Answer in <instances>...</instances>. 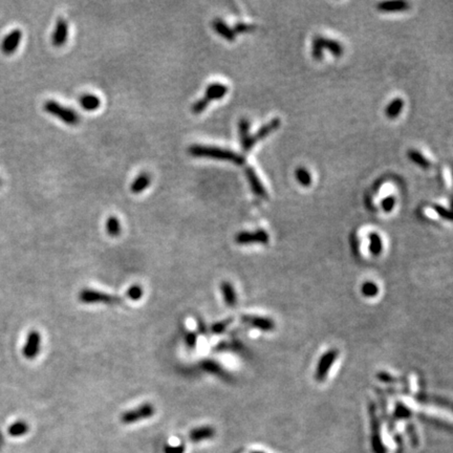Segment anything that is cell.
<instances>
[{
    "instance_id": "44dd1931",
    "label": "cell",
    "mask_w": 453,
    "mask_h": 453,
    "mask_svg": "<svg viewBox=\"0 0 453 453\" xmlns=\"http://www.w3.org/2000/svg\"><path fill=\"white\" fill-rule=\"evenodd\" d=\"M150 180H151L150 176L146 172L138 174L137 178L131 183V186H130L131 192L134 194H138V193L143 192V191L149 186Z\"/></svg>"
},
{
    "instance_id": "7a4b0ae2",
    "label": "cell",
    "mask_w": 453,
    "mask_h": 453,
    "mask_svg": "<svg viewBox=\"0 0 453 453\" xmlns=\"http://www.w3.org/2000/svg\"><path fill=\"white\" fill-rule=\"evenodd\" d=\"M79 299L81 302L86 304H118L122 302V299L120 297H117V296L92 289L82 290L79 294Z\"/></svg>"
},
{
    "instance_id": "5bb4252c",
    "label": "cell",
    "mask_w": 453,
    "mask_h": 453,
    "mask_svg": "<svg viewBox=\"0 0 453 453\" xmlns=\"http://www.w3.org/2000/svg\"><path fill=\"white\" fill-rule=\"evenodd\" d=\"M215 435V430L211 426H203L197 427L193 430H191L189 433V439L191 442L199 443L202 441L213 439Z\"/></svg>"
},
{
    "instance_id": "e575fe53",
    "label": "cell",
    "mask_w": 453,
    "mask_h": 453,
    "mask_svg": "<svg viewBox=\"0 0 453 453\" xmlns=\"http://www.w3.org/2000/svg\"><path fill=\"white\" fill-rule=\"evenodd\" d=\"M127 296H128V298H130L131 300H134V301L138 300L142 298L143 290L141 287H138V286H132L128 289Z\"/></svg>"
},
{
    "instance_id": "8992f818",
    "label": "cell",
    "mask_w": 453,
    "mask_h": 453,
    "mask_svg": "<svg viewBox=\"0 0 453 453\" xmlns=\"http://www.w3.org/2000/svg\"><path fill=\"white\" fill-rule=\"evenodd\" d=\"M235 241L238 245H253V243H260V245H267L270 241L269 233L264 229H258L256 231H241L236 234Z\"/></svg>"
},
{
    "instance_id": "3957f363",
    "label": "cell",
    "mask_w": 453,
    "mask_h": 453,
    "mask_svg": "<svg viewBox=\"0 0 453 453\" xmlns=\"http://www.w3.org/2000/svg\"><path fill=\"white\" fill-rule=\"evenodd\" d=\"M338 357H339V351L337 348H330V350L325 352L320 357L315 371V380L317 382L321 383L326 380L330 370H332L333 365L337 361Z\"/></svg>"
},
{
    "instance_id": "f1b7e54d",
    "label": "cell",
    "mask_w": 453,
    "mask_h": 453,
    "mask_svg": "<svg viewBox=\"0 0 453 453\" xmlns=\"http://www.w3.org/2000/svg\"><path fill=\"white\" fill-rule=\"evenodd\" d=\"M27 431H29V425L23 421L15 422L9 428V434L13 438L21 437V435L27 433Z\"/></svg>"
},
{
    "instance_id": "4316f807",
    "label": "cell",
    "mask_w": 453,
    "mask_h": 453,
    "mask_svg": "<svg viewBox=\"0 0 453 453\" xmlns=\"http://www.w3.org/2000/svg\"><path fill=\"white\" fill-rule=\"evenodd\" d=\"M379 286L372 280L364 281L361 286V293L365 298H375L379 295Z\"/></svg>"
},
{
    "instance_id": "d590c367",
    "label": "cell",
    "mask_w": 453,
    "mask_h": 453,
    "mask_svg": "<svg viewBox=\"0 0 453 453\" xmlns=\"http://www.w3.org/2000/svg\"><path fill=\"white\" fill-rule=\"evenodd\" d=\"M395 206V199L393 196H387L385 199H383L381 202V207L383 209V211L386 213H390L393 208Z\"/></svg>"
},
{
    "instance_id": "f35d334b",
    "label": "cell",
    "mask_w": 453,
    "mask_h": 453,
    "mask_svg": "<svg viewBox=\"0 0 453 453\" xmlns=\"http://www.w3.org/2000/svg\"><path fill=\"white\" fill-rule=\"evenodd\" d=\"M253 29H254V26L251 25V24H247V23H243V22H238V23H236L234 25V29H232V30H233V32L236 35V34H241V33L249 32V31H251Z\"/></svg>"
},
{
    "instance_id": "f6af8a7d",
    "label": "cell",
    "mask_w": 453,
    "mask_h": 453,
    "mask_svg": "<svg viewBox=\"0 0 453 453\" xmlns=\"http://www.w3.org/2000/svg\"><path fill=\"white\" fill-rule=\"evenodd\" d=\"M255 453H261V452H255Z\"/></svg>"
},
{
    "instance_id": "b9f144b4",
    "label": "cell",
    "mask_w": 453,
    "mask_h": 453,
    "mask_svg": "<svg viewBox=\"0 0 453 453\" xmlns=\"http://www.w3.org/2000/svg\"><path fill=\"white\" fill-rule=\"evenodd\" d=\"M351 242H352V249L355 251V253H358V238L356 234H352L351 236Z\"/></svg>"
},
{
    "instance_id": "74e56055",
    "label": "cell",
    "mask_w": 453,
    "mask_h": 453,
    "mask_svg": "<svg viewBox=\"0 0 453 453\" xmlns=\"http://www.w3.org/2000/svg\"><path fill=\"white\" fill-rule=\"evenodd\" d=\"M432 208H433V210L439 214V216H440L441 218L446 219V220H449V221L452 219L451 212L448 210L447 208H445V207H443V206H441V205H433Z\"/></svg>"
},
{
    "instance_id": "2e32d148",
    "label": "cell",
    "mask_w": 453,
    "mask_h": 453,
    "mask_svg": "<svg viewBox=\"0 0 453 453\" xmlns=\"http://www.w3.org/2000/svg\"><path fill=\"white\" fill-rule=\"evenodd\" d=\"M377 9L383 13H398L407 11L409 9V4L402 0H395V2H383L378 4Z\"/></svg>"
},
{
    "instance_id": "cb8c5ba5",
    "label": "cell",
    "mask_w": 453,
    "mask_h": 453,
    "mask_svg": "<svg viewBox=\"0 0 453 453\" xmlns=\"http://www.w3.org/2000/svg\"><path fill=\"white\" fill-rule=\"evenodd\" d=\"M320 39H321V44H322L323 49L326 48L333 56L340 57L343 54V46L341 45L340 42L333 40V39L324 38L321 36H320Z\"/></svg>"
},
{
    "instance_id": "30bf717a",
    "label": "cell",
    "mask_w": 453,
    "mask_h": 453,
    "mask_svg": "<svg viewBox=\"0 0 453 453\" xmlns=\"http://www.w3.org/2000/svg\"><path fill=\"white\" fill-rule=\"evenodd\" d=\"M238 131H239V138H240V145L243 151L251 150L255 142L253 140L252 135H250V121L248 119H241L238 123Z\"/></svg>"
},
{
    "instance_id": "7402d4cb",
    "label": "cell",
    "mask_w": 453,
    "mask_h": 453,
    "mask_svg": "<svg viewBox=\"0 0 453 453\" xmlns=\"http://www.w3.org/2000/svg\"><path fill=\"white\" fill-rule=\"evenodd\" d=\"M370 246L369 251L374 257H379L383 252V240L379 233L372 232L369 234Z\"/></svg>"
},
{
    "instance_id": "4fadbf2b",
    "label": "cell",
    "mask_w": 453,
    "mask_h": 453,
    "mask_svg": "<svg viewBox=\"0 0 453 453\" xmlns=\"http://www.w3.org/2000/svg\"><path fill=\"white\" fill-rule=\"evenodd\" d=\"M67 38H68V24L63 18H59L57 20L53 36H51V42H53L54 46L60 47L65 44Z\"/></svg>"
},
{
    "instance_id": "83f0119b",
    "label": "cell",
    "mask_w": 453,
    "mask_h": 453,
    "mask_svg": "<svg viewBox=\"0 0 453 453\" xmlns=\"http://www.w3.org/2000/svg\"><path fill=\"white\" fill-rule=\"evenodd\" d=\"M121 222L118 217L109 216L106 220V232L111 237H117L121 234Z\"/></svg>"
},
{
    "instance_id": "52a82bcc",
    "label": "cell",
    "mask_w": 453,
    "mask_h": 453,
    "mask_svg": "<svg viewBox=\"0 0 453 453\" xmlns=\"http://www.w3.org/2000/svg\"><path fill=\"white\" fill-rule=\"evenodd\" d=\"M242 322L250 325L251 327L260 330L264 333H271L276 328V324L273 319L264 317V316H257V315H243L241 316Z\"/></svg>"
},
{
    "instance_id": "5b68a950",
    "label": "cell",
    "mask_w": 453,
    "mask_h": 453,
    "mask_svg": "<svg viewBox=\"0 0 453 453\" xmlns=\"http://www.w3.org/2000/svg\"><path fill=\"white\" fill-rule=\"evenodd\" d=\"M154 411L155 410H154L153 405L146 403V404H143L134 409L124 412L121 416V421H122V423L126 424V425L137 423L140 421L149 419V417H151L154 414Z\"/></svg>"
},
{
    "instance_id": "6da1fadb",
    "label": "cell",
    "mask_w": 453,
    "mask_h": 453,
    "mask_svg": "<svg viewBox=\"0 0 453 453\" xmlns=\"http://www.w3.org/2000/svg\"><path fill=\"white\" fill-rule=\"evenodd\" d=\"M189 153L196 158H210L220 161H228L236 165H243L246 163L245 156L235 153L230 149H224L215 146H205V145H193L188 149Z\"/></svg>"
},
{
    "instance_id": "8fae6325",
    "label": "cell",
    "mask_w": 453,
    "mask_h": 453,
    "mask_svg": "<svg viewBox=\"0 0 453 453\" xmlns=\"http://www.w3.org/2000/svg\"><path fill=\"white\" fill-rule=\"evenodd\" d=\"M371 416H372V441H373V447L374 450L377 453H383L384 452V446H383L382 439H381V432H380V423L379 419L376 415V409L373 404H371L370 407Z\"/></svg>"
},
{
    "instance_id": "836d02e7",
    "label": "cell",
    "mask_w": 453,
    "mask_h": 453,
    "mask_svg": "<svg viewBox=\"0 0 453 453\" xmlns=\"http://www.w3.org/2000/svg\"><path fill=\"white\" fill-rule=\"evenodd\" d=\"M209 103H210V101H209L208 99H206V98L204 97L203 99L197 100V101L193 104L192 107H191V110H192V112L195 114V115L202 114V112L208 107Z\"/></svg>"
},
{
    "instance_id": "ac0fdd59",
    "label": "cell",
    "mask_w": 453,
    "mask_h": 453,
    "mask_svg": "<svg viewBox=\"0 0 453 453\" xmlns=\"http://www.w3.org/2000/svg\"><path fill=\"white\" fill-rule=\"evenodd\" d=\"M227 93H228V87L225 85L221 83H212L207 87L205 98L211 102L213 100L222 99Z\"/></svg>"
},
{
    "instance_id": "d4e9b609",
    "label": "cell",
    "mask_w": 453,
    "mask_h": 453,
    "mask_svg": "<svg viewBox=\"0 0 453 453\" xmlns=\"http://www.w3.org/2000/svg\"><path fill=\"white\" fill-rule=\"evenodd\" d=\"M404 107V101L401 98L393 99L385 109V114L389 119H395Z\"/></svg>"
},
{
    "instance_id": "603a6c76",
    "label": "cell",
    "mask_w": 453,
    "mask_h": 453,
    "mask_svg": "<svg viewBox=\"0 0 453 453\" xmlns=\"http://www.w3.org/2000/svg\"><path fill=\"white\" fill-rule=\"evenodd\" d=\"M79 103L82 108H84L87 111H95L97 110L100 105L101 101L100 99L95 95H84L80 98Z\"/></svg>"
},
{
    "instance_id": "4dcf8cb0",
    "label": "cell",
    "mask_w": 453,
    "mask_h": 453,
    "mask_svg": "<svg viewBox=\"0 0 453 453\" xmlns=\"http://www.w3.org/2000/svg\"><path fill=\"white\" fill-rule=\"evenodd\" d=\"M312 55L314 59L317 61H321L323 58V47L321 44L320 36H317L313 40V48H312Z\"/></svg>"
},
{
    "instance_id": "ee69618b",
    "label": "cell",
    "mask_w": 453,
    "mask_h": 453,
    "mask_svg": "<svg viewBox=\"0 0 453 453\" xmlns=\"http://www.w3.org/2000/svg\"><path fill=\"white\" fill-rule=\"evenodd\" d=\"M0 186H2V180H0Z\"/></svg>"
},
{
    "instance_id": "d6a6232c",
    "label": "cell",
    "mask_w": 453,
    "mask_h": 453,
    "mask_svg": "<svg viewBox=\"0 0 453 453\" xmlns=\"http://www.w3.org/2000/svg\"><path fill=\"white\" fill-rule=\"evenodd\" d=\"M232 318L225 319V320H221L218 322H215L214 324L211 325V333L214 335H220L222 333L225 332V329L229 327V325L232 323Z\"/></svg>"
},
{
    "instance_id": "60d3db41",
    "label": "cell",
    "mask_w": 453,
    "mask_h": 453,
    "mask_svg": "<svg viewBox=\"0 0 453 453\" xmlns=\"http://www.w3.org/2000/svg\"><path fill=\"white\" fill-rule=\"evenodd\" d=\"M185 452V446L183 444L179 446H165L164 453H184Z\"/></svg>"
},
{
    "instance_id": "ffe728a7",
    "label": "cell",
    "mask_w": 453,
    "mask_h": 453,
    "mask_svg": "<svg viewBox=\"0 0 453 453\" xmlns=\"http://www.w3.org/2000/svg\"><path fill=\"white\" fill-rule=\"evenodd\" d=\"M201 367L205 372L210 373L212 375H216V376H219V377H222V378L227 377V379L230 377L229 374L227 373L223 370V367L221 366V365L219 363H217L215 360H209V359L208 360H204L201 363Z\"/></svg>"
},
{
    "instance_id": "9c48e42d",
    "label": "cell",
    "mask_w": 453,
    "mask_h": 453,
    "mask_svg": "<svg viewBox=\"0 0 453 453\" xmlns=\"http://www.w3.org/2000/svg\"><path fill=\"white\" fill-rule=\"evenodd\" d=\"M21 38H22V32L19 29L13 30L11 33H9L2 43L3 53L7 56L14 54L20 44Z\"/></svg>"
},
{
    "instance_id": "7bdbcfd3",
    "label": "cell",
    "mask_w": 453,
    "mask_h": 453,
    "mask_svg": "<svg viewBox=\"0 0 453 453\" xmlns=\"http://www.w3.org/2000/svg\"><path fill=\"white\" fill-rule=\"evenodd\" d=\"M199 327H200L201 333H203V334H206V328H205V325H204V323H201V321H199Z\"/></svg>"
},
{
    "instance_id": "1f68e13d",
    "label": "cell",
    "mask_w": 453,
    "mask_h": 453,
    "mask_svg": "<svg viewBox=\"0 0 453 453\" xmlns=\"http://www.w3.org/2000/svg\"><path fill=\"white\" fill-rule=\"evenodd\" d=\"M412 415V411L403 403L398 402L394 409V416L397 419H408Z\"/></svg>"
},
{
    "instance_id": "8d00e7d4",
    "label": "cell",
    "mask_w": 453,
    "mask_h": 453,
    "mask_svg": "<svg viewBox=\"0 0 453 453\" xmlns=\"http://www.w3.org/2000/svg\"><path fill=\"white\" fill-rule=\"evenodd\" d=\"M186 346L190 350H194L197 344V335L194 332H187L185 335Z\"/></svg>"
},
{
    "instance_id": "ab89813d",
    "label": "cell",
    "mask_w": 453,
    "mask_h": 453,
    "mask_svg": "<svg viewBox=\"0 0 453 453\" xmlns=\"http://www.w3.org/2000/svg\"><path fill=\"white\" fill-rule=\"evenodd\" d=\"M377 378H378L380 381L384 382V383H393V382H397V381H398V380L395 379V377H392L391 375H389L388 373H385V372H380V373L377 375Z\"/></svg>"
},
{
    "instance_id": "d6986e66",
    "label": "cell",
    "mask_w": 453,
    "mask_h": 453,
    "mask_svg": "<svg viewBox=\"0 0 453 453\" xmlns=\"http://www.w3.org/2000/svg\"><path fill=\"white\" fill-rule=\"evenodd\" d=\"M212 27L219 35V36H221L225 40H228V41H234L235 40V38H236L235 33L233 32V30L230 26L227 25V23L223 22L221 19L217 18V19L213 20Z\"/></svg>"
},
{
    "instance_id": "9a60e30c",
    "label": "cell",
    "mask_w": 453,
    "mask_h": 453,
    "mask_svg": "<svg viewBox=\"0 0 453 453\" xmlns=\"http://www.w3.org/2000/svg\"><path fill=\"white\" fill-rule=\"evenodd\" d=\"M279 126H280V120L278 119V118H275V119H273L271 122H269V123L265 124L263 127H260V128L257 130V132H256L255 134L252 135V137H253V140H254L255 144H256L258 141L264 140V138H266L267 136H269L273 131H275V130H277L278 128H279Z\"/></svg>"
},
{
    "instance_id": "484cf974",
    "label": "cell",
    "mask_w": 453,
    "mask_h": 453,
    "mask_svg": "<svg viewBox=\"0 0 453 453\" xmlns=\"http://www.w3.org/2000/svg\"><path fill=\"white\" fill-rule=\"evenodd\" d=\"M407 156L411 162H413L417 166L422 167L423 169H428L431 166V163L425 158V156L420 151H417L415 149H409L407 152Z\"/></svg>"
},
{
    "instance_id": "e0dca14e",
    "label": "cell",
    "mask_w": 453,
    "mask_h": 453,
    "mask_svg": "<svg viewBox=\"0 0 453 453\" xmlns=\"http://www.w3.org/2000/svg\"><path fill=\"white\" fill-rule=\"evenodd\" d=\"M220 291L224 303L230 307L235 306L237 303V294L233 285L229 281H222L220 285Z\"/></svg>"
},
{
    "instance_id": "277c9868",
    "label": "cell",
    "mask_w": 453,
    "mask_h": 453,
    "mask_svg": "<svg viewBox=\"0 0 453 453\" xmlns=\"http://www.w3.org/2000/svg\"><path fill=\"white\" fill-rule=\"evenodd\" d=\"M44 110L63 121L68 125H77L79 123V116L71 108H66L55 101H47L44 103Z\"/></svg>"
},
{
    "instance_id": "7c38bea8",
    "label": "cell",
    "mask_w": 453,
    "mask_h": 453,
    "mask_svg": "<svg viewBox=\"0 0 453 453\" xmlns=\"http://www.w3.org/2000/svg\"><path fill=\"white\" fill-rule=\"evenodd\" d=\"M246 176L248 179V182L250 184L251 190L253 191V193L260 197V199H267L268 197V192L265 188V186L261 183V181L259 180L257 173L255 172L253 167L248 166L246 168Z\"/></svg>"
},
{
    "instance_id": "f546056e",
    "label": "cell",
    "mask_w": 453,
    "mask_h": 453,
    "mask_svg": "<svg viewBox=\"0 0 453 453\" xmlns=\"http://www.w3.org/2000/svg\"><path fill=\"white\" fill-rule=\"evenodd\" d=\"M295 177L298 183L303 187H309L312 184V176L307 169L304 167H299L295 171Z\"/></svg>"
},
{
    "instance_id": "ba28073f",
    "label": "cell",
    "mask_w": 453,
    "mask_h": 453,
    "mask_svg": "<svg viewBox=\"0 0 453 453\" xmlns=\"http://www.w3.org/2000/svg\"><path fill=\"white\" fill-rule=\"evenodd\" d=\"M40 342H41V337L37 330H32V332H30L22 350L23 356L29 360L36 358L40 351Z\"/></svg>"
}]
</instances>
